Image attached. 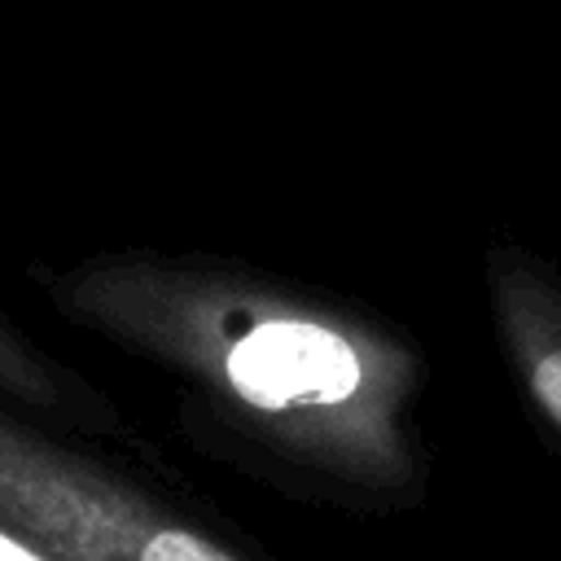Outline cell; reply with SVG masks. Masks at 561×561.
<instances>
[{"label":"cell","mask_w":561,"mask_h":561,"mask_svg":"<svg viewBox=\"0 0 561 561\" xmlns=\"http://www.w3.org/2000/svg\"><path fill=\"white\" fill-rule=\"evenodd\" d=\"M486 276L504 351L535 408L561 430V294L522 254H495Z\"/></svg>","instance_id":"3"},{"label":"cell","mask_w":561,"mask_h":561,"mask_svg":"<svg viewBox=\"0 0 561 561\" xmlns=\"http://www.w3.org/2000/svg\"><path fill=\"white\" fill-rule=\"evenodd\" d=\"M35 280L57 316L175 377L285 482L337 500H394L421 482V359L373 316L241 263L162 250H105Z\"/></svg>","instance_id":"1"},{"label":"cell","mask_w":561,"mask_h":561,"mask_svg":"<svg viewBox=\"0 0 561 561\" xmlns=\"http://www.w3.org/2000/svg\"><path fill=\"white\" fill-rule=\"evenodd\" d=\"M0 399L53 430H79L92 438L123 430L114 399L101 394L88 377H79L66 359L44 351L4 307H0Z\"/></svg>","instance_id":"4"},{"label":"cell","mask_w":561,"mask_h":561,"mask_svg":"<svg viewBox=\"0 0 561 561\" xmlns=\"http://www.w3.org/2000/svg\"><path fill=\"white\" fill-rule=\"evenodd\" d=\"M0 517L57 561H250L184 508L0 408Z\"/></svg>","instance_id":"2"},{"label":"cell","mask_w":561,"mask_h":561,"mask_svg":"<svg viewBox=\"0 0 561 561\" xmlns=\"http://www.w3.org/2000/svg\"><path fill=\"white\" fill-rule=\"evenodd\" d=\"M0 561H57V557L44 543H35L22 526L0 517Z\"/></svg>","instance_id":"5"}]
</instances>
